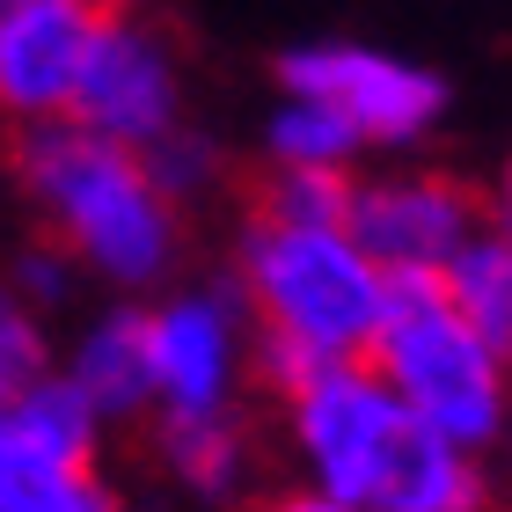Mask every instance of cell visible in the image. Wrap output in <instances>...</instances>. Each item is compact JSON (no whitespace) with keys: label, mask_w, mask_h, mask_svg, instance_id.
<instances>
[{"label":"cell","mask_w":512,"mask_h":512,"mask_svg":"<svg viewBox=\"0 0 512 512\" xmlns=\"http://www.w3.org/2000/svg\"><path fill=\"white\" fill-rule=\"evenodd\" d=\"M308 483L359 512H491L483 454L432 432L366 359H322L286 388Z\"/></svg>","instance_id":"1"},{"label":"cell","mask_w":512,"mask_h":512,"mask_svg":"<svg viewBox=\"0 0 512 512\" xmlns=\"http://www.w3.org/2000/svg\"><path fill=\"white\" fill-rule=\"evenodd\" d=\"M15 183L52 220V235L81 256V271L110 278V286L169 278L183 227L132 147L74 118H37V125H15Z\"/></svg>","instance_id":"2"},{"label":"cell","mask_w":512,"mask_h":512,"mask_svg":"<svg viewBox=\"0 0 512 512\" xmlns=\"http://www.w3.org/2000/svg\"><path fill=\"white\" fill-rule=\"evenodd\" d=\"M242 308L256 315V344L293 359H359L381 322L388 271L337 227H278L256 220L242 227V271H235Z\"/></svg>","instance_id":"3"},{"label":"cell","mask_w":512,"mask_h":512,"mask_svg":"<svg viewBox=\"0 0 512 512\" xmlns=\"http://www.w3.org/2000/svg\"><path fill=\"white\" fill-rule=\"evenodd\" d=\"M359 359L454 447L483 454L505 432V352L439 293V278L425 271L388 278L381 322Z\"/></svg>","instance_id":"4"},{"label":"cell","mask_w":512,"mask_h":512,"mask_svg":"<svg viewBox=\"0 0 512 512\" xmlns=\"http://www.w3.org/2000/svg\"><path fill=\"white\" fill-rule=\"evenodd\" d=\"M278 81L293 96L330 103L366 147H410L447 110V81L432 66H410L395 52H374V44H300L278 59Z\"/></svg>","instance_id":"5"},{"label":"cell","mask_w":512,"mask_h":512,"mask_svg":"<svg viewBox=\"0 0 512 512\" xmlns=\"http://www.w3.org/2000/svg\"><path fill=\"white\" fill-rule=\"evenodd\" d=\"M66 118L139 154L147 139H161V132L183 118L176 44L161 37L154 22H139L132 8L125 15H103L96 37H88V59H81V81H74Z\"/></svg>","instance_id":"6"},{"label":"cell","mask_w":512,"mask_h":512,"mask_svg":"<svg viewBox=\"0 0 512 512\" xmlns=\"http://www.w3.org/2000/svg\"><path fill=\"white\" fill-rule=\"evenodd\" d=\"M491 220L483 198L454 176H352V198H344V235H352L388 278L403 271H439L447 256Z\"/></svg>","instance_id":"7"},{"label":"cell","mask_w":512,"mask_h":512,"mask_svg":"<svg viewBox=\"0 0 512 512\" xmlns=\"http://www.w3.org/2000/svg\"><path fill=\"white\" fill-rule=\"evenodd\" d=\"M154 410H227L242 381V293H176L147 308Z\"/></svg>","instance_id":"8"},{"label":"cell","mask_w":512,"mask_h":512,"mask_svg":"<svg viewBox=\"0 0 512 512\" xmlns=\"http://www.w3.org/2000/svg\"><path fill=\"white\" fill-rule=\"evenodd\" d=\"M96 22L103 15L81 0H8L0 8V118L8 125L66 118Z\"/></svg>","instance_id":"9"},{"label":"cell","mask_w":512,"mask_h":512,"mask_svg":"<svg viewBox=\"0 0 512 512\" xmlns=\"http://www.w3.org/2000/svg\"><path fill=\"white\" fill-rule=\"evenodd\" d=\"M66 381L88 395V410L103 425L154 410V366H147V308H110L103 322H88L74 337V352L59 366Z\"/></svg>","instance_id":"10"},{"label":"cell","mask_w":512,"mask_h":512,"mask_svg":"<svg viewBox=\"0 0 512 512\" xmlns=\"http://www.w3.org/2000/svg\"><path fill=\"white\" fill-rule=\"evenodd\" d=\"M0 439L22 454H44V461H96L103 454V417L88 410V395L66 381V374H30L8 403H0Z\"/></svg>","instance_id":"11"},{"label":"cell","mask_w":512,"mask_h":512,"mask_svg":"<svg viewBox=\"0 0 512 512\" xmlns=\"http://www.w3.org/2000/svg\"><path fill=\"white\" fill-rule=\"evenodd\" d=\"M154 447L169 461V476L198 498H235L249 476V432H242L235 403L227 410H161Z\"/></svg>","instance_id":"12"},{"label":"cell","mask_w":512,"mask_h":512,"mask_svg":"<svg viewBox=\"0 0 512 512\" xmlns=\"http://www.w3.org/2000/svg\"><path fill=\"white\" fill-rule=\"evenodd\" d=\"M432 278H439V293H447L454 308L505 352V344H512V242H505V227L483 220Z\"/></svg>","instance_id":"13"},{"label":"cell","mask_w":512,"mask_h":512,"mask_svg":"<svg viewBox=\"0 0 512 512\" xmlns=\"http://www.w3.org/2000/svg\"><path fill=\"white\" fill-rule=\"evenodd\" d=\"M0 512H125L96 461H44L0 439Z\"/></svg>","instance_id":"14"},{"label":"cell","mask_w":512,"mask_h":512,"mask_svg":"<svg viewBox=\"0 0 512 512\" xmlns=\"http://www.w3.org/2000/svg\"><path fill=\"white\" fill-rule=\"evenodd\" d=\"M264 147H271V161H293V169H352L366 139L344 125L330 103L293 96V88H286V103H278V118H271V132H264Z\"/></svg>","instance_id":"15"},{"label":"cell","mask_w":512,"mask_h":512,"mask_svg":"<svg viewBox=\"0 0 512 512\" xmlns=\"http://www.w3.org/2000/svg\"><path fill=\"white\" fill-rule=\"evenodd\" d=\"M344 198H352V169H293V161H271L264 191H256V220L278 227H337Z\"/></svg>","instance_id":"16"},{"label":"cell","mask_w":512,"mask_h":512,"mask_svg":"<svg viewBox=\"0 0 512 512\" xmlns=\"http://www.w3.org/2000/svg\"><path fill=\"white\" fill-rule=\"evenodd\" d=\"M139 161H147V176H154V191L169 198V205H183L191 191H205V183L220 176V154H213V139L205 132H191V125H169L161 139H147V147H139Z\"/></svg>","instance_id":"17"},{"label":"cell","mask_w":512,"mask_h":512,"mask_svg":"<svg viewBox=\"0 0 512 512\" xmlns=\"http://www.w3.org/2000/svg\"><path fill=\"white\" fill-rule=\"evenodd\" d=\"M74 286H81V256L66 249V242H37V249H22L15 256V300L22 308H66V300H74Z\"/></svg>","instance_id":"18"},{"label":"cell","mask_w":512,"mask_h":512,"mask_svg":"<svg viewBox=\"0 0 512 512\" xmlns=\"http://www.w3.org/2000/svg\"><path fill=\"white\" fill-rule=\"evenodd\" d=\"M30 374H44V330H37V308H22V300L0 286V403L30 381Z\"/></svg>","instance_id":"19"},{"label":"cell","mask_w":512,"mask_h":512,"mask_svg":"<svg viewBox=\"0 0 512 512\" xmlns=\"http://www.w3.org/2000/svg\"><path fill=\"white\" fill-rule=\"evenodd\" d=\"M256 512H359V505H344V498H330V491H315V483H308V491H286V498H264V505H256Z\"/></svg>","instance_id":"20"},{"label":"cell","mask_w":512,"mask_h":512,"mask_svg":"<svg viewBox=\"0 0 512 512\" xmlns=\"http://www.w3.org/2000/svg\"><path fill=\"white\" fill-rule=\"evenodd\" d=\"M81 8H96V15H125V8H139V0H81Z\"/></svg>","instance_id":"21"},{"label":"cell","mask_w":512,"mask_h":512,"mask_svg":"<svg viewBox=\"0 0 512 512\" xmlns=\"http://www.w3.org/2000/svg\"><path fill=\"white\" fill-rule=\"evenodd\" d=\"M0 8H8V0H0Z\"/></svg>","instance_id":"22"}]
</instances>
